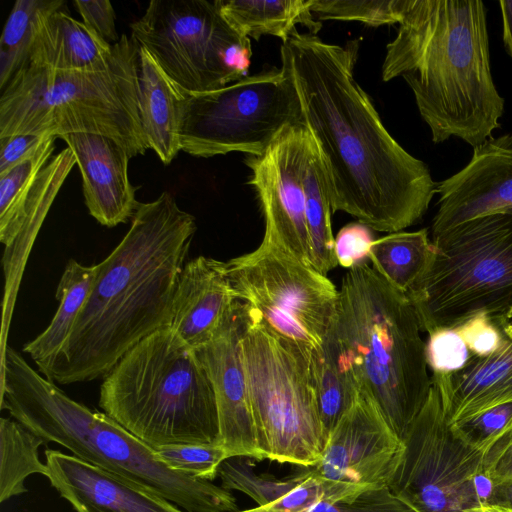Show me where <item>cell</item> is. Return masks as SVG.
Masks as SVG:
<instances>
[{
    "label": "cell",
    "mask_w": 512,
    "mask_h": 512,
    "mask_svg": "<svg viewBox=\"0 0 512 512\" xmlns=\"http://www.w3.org/2000/svg\"><path fill=\"white\" fill-rule=\"evenodd\" d=\"M229 24L241 35L258 40L263 35L286 41L302 24L315 34L321 28L310 8L313 0H216Z\"/></svg>",
    "instance_id": "cell-26"
},
{
    "label": "cell",
    "mask_w": 512,
    "mask_h": 512,
    "mask_svg": "<svg viewBox=\"0 0 512 512\" xmlns=\"http://www.w3.org/2000/svg\"><path fill=\"white\" fill-rule=\"evenodd\" d=\"M239 512H270V511L267 509L266 506H257L255 508L244 510V511H239Z\"/></svg>",
    "instance_id": "cell-48"
},
{
    "label": "cell",
    "mask_w": 512,
    "mask_h": 512,
    "mask_svg": "<svg viewBox=\"0 0 512 512\" xmlns=\"http://www.w3.org/2000/svg\"><path fill=\"white\" fill-rule=\"evenodd\" d=\"M83 23L111 45L120 40L116 31V14L109 0L73 1Z\"/></svg>",
    "instance_id": "cell-42"
},
{
    "label": "cell",
    "mask_w": 512,
    "mask_h": 512,
    "mask_svg": "<svg viewBox=\"0 0 512 512\" xmlns=\"http://www.w3.org/2000/svg\"><path fill=\"white\" fill-rule=\"evenodd\" d=\"M333 327L360 393L376 403L402 440L432 385L408 296L359 264L342 280Z\"/></svg>",
    "instance_id": "cell-5"
},
{
    "label": "cell",
    "mask_w": 512,
    "mask_h": 512,
    "mask_svg": "<svg viewBox=\"0 0 512 512\" xmlns=\"http://www.w3.org/2000/svg\"><path fill=\"white\" fill-rule=\"evenodd\" d=\"M248 315V305L236 300L211 341L194 350L214 389L220 445L230 457L263 460L258 448L242 351Z\"/></svg>",
    "instance_id": "cell-16"
},
{
    "label": "cell",
    "mask_w": 512,
    "mask_h": 512,
    "mask_svg": "<svg viewBox=\"0 0 512 512\" xmlns=\"http://www.w3.org/2000/svg\"><path fill=\"white\" fill-rule=\"evenodd\" d=\"M110 65L60 71L28 63L0 97V138L91 133L110 137L130 157L148 149L139 115L138 42L123 34Z\"/></svg>",
    "instance_id": "cell-6"
},
{
    "label": "cell",
    "mask_w": 512,
    "mask_h": 512,
    "mask_svg": "<svg viewBox=\"0 0 512 512\" xmlns=\"http://www.w3.org/2000/svg\"><path fill=\"white\" fill-rule=\"evenodd\" d=\"M451 427L484 457L497 441L512 430V402L489 408Z\"/></svg>",
    "instance_id": "cell-36"
},
{
    "label": "cell",
    "mask_w": 512,
    "mask_h": 512,
    "mask_svg": "<svg viewBox=\"0 0 512 512\" xmlns=\"http://www.w3.org/2000/svg\"><path fill=\"white\" fill-rule=\"evenodd\" d=\"M65 4L63 0H17L14 3L0 39L1 90L29 63L40 17Z\"/></svg>",
    "instance_id": "cell-31"
},
{
    "label": "cell",
    "mask_w": 512,
    "mask_h": 512,
    "mask_svg": "<svg viewBox=\"0 0 512 512\" xmlns=\"http://www.w3.org/2000/svg\"><path fill=\"white\" fill-rule=\"evenodd\" d=\"M432 237L481 216L512 209V134L490 137L474 148L459 172L437 183Z\"/></svg>",
    "instance_id": "cell-17"
},
{
    "label": "cell",
    "mask_w": 512,
    "mask_h": 512,
    "mask_svg": "<svg viewBox=\"0 0 512 512\" xmlns=\"http://www.w3.org/2000/svg\"><path fill=\"white\" fill-rule=\"evenodd\" d=\"M472 355L488 356L502 344L505 333L487 313H478L455 328Z\"/></svg>",
    "instance_id": "cell-40"
},
{
    "label": "cell",
    "mask_w": 512,
    "mask_h": 512,
    "mask_svg": "<svg viewBox=\"0 0 512 512\" xmlns=\"http://www.w3.org/2000/svg\"><path fill=\"white\" fill-rule=\"evenodd\" d=\"M311 512H417L388 486L365 490L335 502L322 501Z\"/></svg>",
    "instance_id": "cell-39"
},
{
    "label": "cell",
    "mask_w": 512,
    "mask_h": 512,
    "mask_svg": "<svg viewBox=\"0 0 512 512\" xmlns=\"http://www.w3.org/2000/svg\"><path fill=\"white\" fill-rule=\"evenodd\" d=\"M506 213H508V214H512V209H511V210H509V211H508V212H506Z\"/></svg>",
    "instance_id": "cell-49"
},
{
    "label": "cell",
    "mask_w": 512,
    "mask_h": 512,
    "mask_svg": "<svg viewBox=\"0 0 512 512\" xmlns=\"http://www.w3.org/2000/svg\"><path fill=\"white\" fill-rule=\"evenodd\" d=\"M311 373L320 418L329 437L360 394L333 324L322 344L312 351Z\"/></svg>",
    "instance_id": "cell-27"
},
{
    "label": "cell",
    "mask_w": 512,
    "mask_h": 512,
    "mask_svg": "<svg viewBox=\"0 0 512 512\" xmlns=\"http://www.w3.org/2000/svg\"><path fill=\"white\" fill-rule=\"evenodd\" d=\"M425 353L432 375L454 373L463 368L472 355L455 329H437L428 333Z\"/></svg>",
    "instance_id": "cell-38"
},
{
    "label": "cell",
    "mask_w": 512,
    "mask_h": 512,
    "mask_svg": "<svg viewBox=\"0 0 512 512\" xmlns=\"http://www.w3.org/2000/svg\"><path fill=\"white\" fill-rule=\"evenodd\" d=\"M186 91L143 47L139 50V115L148 149L169 165L181 151L179 128Z\"/></svg>",
    "instance_id": "cell-24"
},
{
    "label": "cell",
    "mask_w": 512,
    "mask_h": 512,
    "mask_svg": "<svg viewBox=\"0 0 512 512\" xmlns=\"http://www.w3.org/2000/svg\"><path fill=\"white\" fill-rule=\"evenodd\" d=\"M434 245L426 228L394 232L374 240L369 251L373 269L396 289L407 293L430 267Z\"/></svg>",
    "instance_id": "cell-28"
},
{
    "label": "cell",
    "mask_w": 512,
    "mask_h": 512,
    "mask_svg": "<svg viewBox=\"0 0 512 512\" xmlns=\"http://www.w3.org/2000/svg\"><path fill=\"white\" fill-rule=\"evenodd\" d=\"M196 230L194 216L169 192L140 203L121 242L97 264L90 294L46 378L64 385L104 377L145 337L170 328Z\"/></svg>",
    "instance_id": "cell-2"
},
{
    "label": "cell",
    "mask_w": 512,
    "mask_h": 512,
    "mask_svg": "<svg viewBox=\"0 0 512 512\" xmlns=\"http://www.w3.org/2000/svg\"><path fill=\"white\" fill-rule=\"evenodd\" d=\"M226 271L236 299L271 330L311 350L322 344L339 301L326 275L266 240L226 262Z\"/></svg>",
    "instance_id": "cell-13"
},
{
    "label": "cell",
    "mask_w": 512,
    "mask_h": 512,
    "mask_svg": "<svg viewBox=\"0 0 512 512\" xmlns=\"http://www.w3.org/2000/svg\"><path fill=\"white\" fill-rule=\"evenodd\" d=\"M450 425L494 406L512 402V338L488 356L471 355L460 370L431 375Z\"/></svg>",
    "instance_id": "cell-22"
},
{
    "label": "cell",
    "mask_w": 512,
    "mask_h": 512,
    "mask_svg": "<svg viewBox=\"0 0 512 512\" xmlns=\"http://www.w3.org/2000/svg\"><path fill=\"white\" fill-rule=\"evenodd\" d=\"M45 441L17 420H0V502L27 491L25 480L31 474L47 477L46 464L38 456Z\"/></svg>",
    "instance_id": "cell-30"
},
{
    "label": "cell",
    "mask_w": 512,
    "mask_h": 512,
    "mask_svg": "<svg viewBox=\"0 0 512 512\" xmlns=\"http://www.w3.org/2000/svg\"><path fill=\"white\" fill-rule=\"evenodd\" d=\"M59 138L75 155L90 215L109 228L133 218L140 203L129 179L131 157L126 149L99 134L69 133Z\"/></svg>",
    "instance_id": "cell-18"
},
{
    "label": "cell",
    "mask_w": 512,
    "mask_h": 512,
    "mask_svg": "<svg viewBox=\"0 0 512 512\" xmlns=\"http://www.w3.org/2000/svg\"><path fill=\"white\" fill-rule=\"evenodd\" d=\"M226 262L200 255L179 276L170 329L197 349L211 341L236 301Z\"/></svg>",
    "instance_id": "cell-20"
},
{
    "label": "cell",
    "mask_w": 512,
    "mask_h": 512,
    "mask_svg": "<svg viewBox=\"0 0 512 512\" xmlns=\"http://www.w3.org/2000/svg\"><path fill=\"white\" fill-rule=\"evenodd\" d=\"M115 47L70 16L66 4L39 19L29 63L60 71L106 69Z\"/></svg>",
    "instance_id": "cell-23"
},
{
    "label": "cell",
    "mask_w": 512,
    "mask_h": 512,
    "mask_svg": "<svg viewBox=\"0 0 512 512\" xmlns=\"http://www.w3.org/2000/svg\"><path fill=\"white\" fill-rule=\"evenodd\" d=\"M99 406L152 449L220 445L211 380L170 328L145 337L103 377Z\"/></svg>",
    "instance_id": "cell-7"
},
{
    "label": "cell",
    "mask_w": 512,
    "mask_h": 512,
    "mask_svg": "<svg viewBox=\"0 0 512 512\" xmlns=\"http://www.w3.org/2000/svg\"><path fill=\"white\" fill-rule=\"evenodd\" d=\"M504 333L512 338V310L506 316L493 317Z\"/></svg>",
    "instance_id": "cell-47"
},
{
    "label": "cell",
    "mask_w": 512,
    "mask_h": 512,
    "mask_svg": "<svg viewBox=\"0 0 512 512\" xmlns=\"http://www.w3.org/2000/svg\"><path fill=\"white\" fill-rule=\"evenodd\" d=\"M242 351L262 459L316 465L328 435L313 385V350L277 334L249 308Z\"/></svg>",
    "instance_id": "cell-9"
},
{
    "label": "cell",
    "mask_w": 512,
    "mask_h": 512,
    "mask_svg": "<svg viewBox=\"0 0 512 512\" xmlns=\"http://www.w3.org/2000/svg\"><path fill=\"white\" fill-rule=\"evenodd\" d=\"M358 40L345 46L295 30L280 48L281 67L300 98L303 123L324 163L332 212L372 230L417 223L436 194L428 166L388 132L354 77Z\"/></svg>",
    "instance_id": "cell-1"
},
{
    "label": "cell",
    "mask_w": 512,
    "mask_h": 512,
    "mask_svg": "<svg viewBox=\"0 0 512 512\" xmlns=\"http://www.w3.org/2000/svg\"><path fill=\"white\" fill-rule=\"evenodd\" d=\"M284 479L271 475L256 474L248 457L233 456L226 458L218 468L221 487L230 491L237 490L251 497L258 506L268 505L298 486L308 475L309 469Z\"/></svg>",
    "instance_id": "cell-32"
},
{
    "label": "cell",
    "mask_w": 512,
    "mask_h": 512,
    "mask_svg": "<svg viewBox=\"0 0 512 512\" xmlns=\"http://www.w3.org/2000/svg\"><path fill=\"white\" fill-rule=\"evenodd\" d=\"M130 29L187 92L219 89L247 76L250 39L229 24L216 0H152Z\"/></svg>",
    "instance_id": "cell-11"
},
{
    "label": "cell",
    "mask_w": 512,
    "mask_h": 512,
    "mask_svg": "<svg viewBox=\"0 0 512 512\" xmlns=\"http://www.w3.org/2000/svg\"><path fill=\"white\" fill-rule=\"evenodd\" d=\"M374 242L371 229L360 222L345 225L334 239V251L338 265L348 270L366 263Z\"/></svg>",
    "instance_id": "cell-41"
},
{
    "label": "cell",
    "mask_w": 512,
    "mask_h": 512,
    "mask_svg": "<svg viewBox=\"0 0 512 512\" xmlns=\"http://www.w3.org/2000/svg\"><path fill=\"white\" fill-rule=\"evenodd\" d=\"M462 512H512V507L500 502H483Z\"/></svg>",
    "instance_id": "cell-46"
},
{
    "label": "cell",
    "mask_w": 512,
    "mask_h": 512,
    "mask_svg": "<svg viewBox=\"0 0 512 512\" xmlns=\"http://www.w3.org/2000/svg\"><path fill=\"white\" fill-rule=\"evenodd\" d=\"M481 0H409L387 45L383 81L411 88L432 141L457 137L473 148L499 127L504 99L493 82Z\"/></svg>",
    "instance_id": "cell-3"
},
{
    "label": "cell",
    "mask_w": 512,
    "mask_h": 512,
    "mask_svg": "<svg viewBox=\"0 0 512 512\" xmlns=\"http://www.w3.org/2000/svg\"><path fill=\"white\" fill-rule=\"evenodd\" d=\"M402 441L388 487L415 511L462 512L493 502L496 488L483 473V455L452 429L435 383Z\"/></svg>",
    "instance_id": "cell-12"
},
{
    "label": "cell",
    "mask_w": 512,
    "mask_h": 512,
    "mask_svg": "<svg viewBox=\"0 0 512 512\" xmlns=\"http://www.w3.org/2000/svg\"><path fill=\"white\" fill-rule=\"evenodd\" d=\"M430 267L406 293L421 331L455 329L512 310V214L494 213L432 237Z\"/></svg>",
    "instance_id": "cell-8"
},
{
    "label": "cell",
    "mask_w": 512,
    "mask_h": 512,
    "mask_svg": "<svg viewBox=\"0 0 512 512\" xmlns=\"http://www.w3.org/2000/svg\"><path fill=\"white\" fill-rule=\"evenodd\" d=\"M153 450L171 469L207 481H213L218 476L220 464L230 457L220 445L181 444Z\"/></svg>",
    "instance_id": "cell-34"
},
{
    "label": "cell",
    "mask_w": 512,
    "mask_h": 512,
    "mask_svg": "<svg viewBox=\"0 0 512 512\" xmlns=\"http://www.w3.org/2000/svg\"><path fill=\"white\" fill-rule=\"evenodd\" d=\"M47 478L76 512H186L122 477L58 450H45Z\"/></svg>",
    "instance_id": "cell-19"
},
{
    "label": "cell",
    "mask_w": 512,
    "mask_h": 512,
    "mask_svg": "<svg viewBox=\"0 0 512 512\" xmlns=\"http://www.w3.org/2000/svg\"><path fill=\"white\" fill-rule=\"evenodd\" d=\"M305 214L314 269L327 275L338 263L331 226V196L326 169L313 146L304 172Z\"/></svg>",
    "instance_id": "cell-29"
},
{
    "label": "cell",
    "mask_w": 512,
    "mask_h": 512,
    "mask_svg": "<svg viewBox=\"0 0 512 512\" xmlns=\"http://www.w3.org/2000/svg\"><path fill=\"white\" fill-rule=\"evenodd\" d=\"M499 5L502 15L503 43L506 52L512 58V0H501Z\"/></svg>",
    "instance_id": "cell-45"
},
{
    "label": "cell",
    "mask_w": 512,
    "mask_h": 512,
    "mask_svg": "<svg viewBox=\"0 0 512 512\" xmlns=\"http://www.w3.org/2000/svg\"><path fill=\"white\" fill-rule=\"evenodd\" d=\"M309 475L294 489L276 501L264 505L270 512H311L320 502H335L353 497L363 491L315 476L309 467Z\"/></svg>",
    "instance_id": "cell-35"
},
{
    "label": "cell",
    "mask_w": 512,
    "mask_h": 512,
    "mask_svg": "<svg viewBox=\"0 0 512 512\" xmlns=\"http://www.w3.org/2000/svg\"><path fill=\"white\" fill-rule=\"evenodd\" d=\"M50 137L20 134L0 138V175L33 156Z\"/></svg>",
    "instance_id": "cell-43"
},
{
    "label": "cell",
    "mask_w": 512,
    "mask_h": 512,
    "mask_svg": "<svg viewBox=\"0 0 512 512\" xmlns=\"http://www.w3.org/2000/svg\"><path fill=\"white\" fill-rule=\"evenodd\" d=\"M56 138L50 137L33 156L0 175V218L15 207L49 162Z\"/></svg>",
    "instance_id": "cell-37"
},
{
    "label": "cell",
    "mask_w": 512,
    "mask_h": 512,
    "mask_svg": "<svg viewBox=\"0 0 512 512\" xmlns=\"http://www.w3.org/2000/svg\"><path fill=\"white\" fill-rule=\"evenodd\" d=\"M409 0H313L311 12L319 20L359 21L370 26L400 23Z\"/></svg>",
    "instance_id": "cell-33"
},
{
    "label": "cell",
    "mask_w": 512,
    "mask_h": 512,
    "mask_svg": "<svg viewBox=\"0 0 512 512\" xmlns=\"http://www.w3.org/2000/svg\"><path fill=\"white\" fill-rule=\"evenodd\" d=\"M76 158L69 147L52 156L15 207L0 218V240L5 246V308L17 293L23 267L34 240L63 186Z\"/></svg>",
    "instance_id": "cell-21"
},
{
    "label": "cell",
    "mask_w": 512,
    "mask_h": 512,
    "mask_svg": "<svg viewBox=\"0 0 512 512\" xmlns=\"http://www.w3.org/2000/svg\"><path fill=\"white\" fill-rule=\"evenodd\" d=\"M293 125H304L295 84L285 69L272 68L219 89L186 91L181 151L201 158L231 152L259 156Z\"/></svg>",
    "instance_id": "cell-10"
},
{
    "label": "cell",
    "mask_w": 512,
    "mask_h": 512,
    "mask_svg": "<svg viewBox=\"0 0 512 512\" xmlns=\"http://www.w3.org/2000/svg\"><path fill=\"white\" fill-rule=\"evenodd\" d=\"M98 265L86 266L69 259L57 285V311L48 327L23 346L44 377L67 341L93 287Z\"/></svg>",
    "instance_id": "cell-25"
},
{
    "label": "cell",
    "mask_w": 512,
    "mask_h": 512,
    "mask_svg": "<svg viewBox=\"0 0 512 512\" xmlns=\"http://www.w3.org/2000/svg\"><path fill=\"white\" fill-rule=\"evenodd\" d=\"M404 443L376 403L360 393L329 434L320 461L309 467L322 479L359 491L388 486Z\"/></svg>",
    "instance_id": "cell-15"
},
{
    "label": "cell",
    "mask_w": 512,
    "mask_h": 512,
    "mask_svg": "<svg viewBox=\"0 0 512 512\" xmlns=\"http://www.w3.org/2000/svg\"><path fill=\"white\" fill-rule=\"evenodd\" d=\"M312 146L313 138L305 125H293L283 130L264 153L245 158L251 170L249 184L258 195L264 215L263 240L311 267L303 178Z\"/></svg>",
    "instance_id": "cell-14"
},
{
    "label": "cell",
    "mask_w": 512,
    "mask_h": 512,
    "mask_svg": "<svg viewBox=\"0 0 512 512\" xmlns=\"http://www.w3.org/2000/svg\"><path fill=\"white\" fill-rule=\"evenodd\" d=\"M483 473L495 488L512 483V430L485 454Z\"/></svg>",
    "instance_id": "cell-44"
},
{
    "label": "cell",
    "mask_w": 512,
    "mask_h": 512,
    "mask_svg": "<svg viewBox=\"0 0 512 512\" xmlns=\"http://www.w3.org/2000/svg\"><path fill=\"white\" fill-rule=\"evenodd\" d=\"M1 408L45 443L165 498L186 512H239L230 491L175 471L104 412L70 398L18 351L3 350Z\"/></svg>",
    "instance_id": "cell-4"
}]
</instances>
